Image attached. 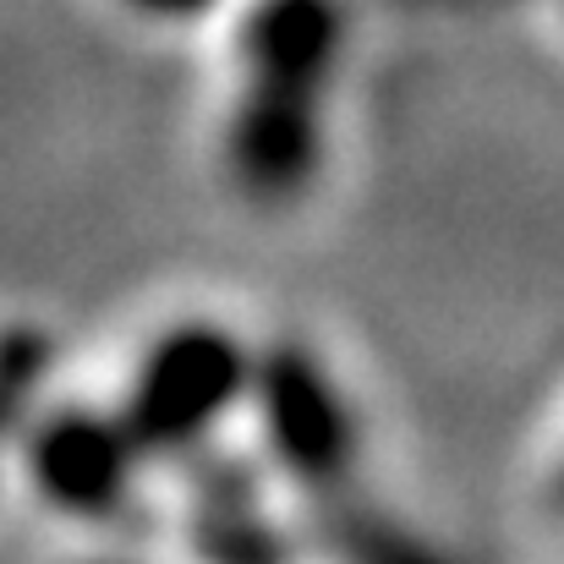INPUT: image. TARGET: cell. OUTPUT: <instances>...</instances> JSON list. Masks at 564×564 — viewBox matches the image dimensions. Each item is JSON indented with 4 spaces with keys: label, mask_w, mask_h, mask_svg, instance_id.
<instances>
[{
    "label": "cell",
    "mask_w": 564,
    "mask_h": 564,
    "mask_svg": "<svg viewBox=\"0 0 564 564\" xmlns=\"http://www.w3.org/2000/svg\"><path fill=\"white\" fill-rule=\"evenodd\" d=\"M247 383H252V346L214 318H187L149 340L121 422L149 449H182L214 433L219 416H230L247 400Z\"/></svg>",
    "instance_id": "1"
},
{
    "label": "cell",
    "mask_w": 564,
    "mask_h": 564,
    "mask_svg": "<svg viewBox=\"0 0 564 564\" xmlns=\"http://www.w3.org/2000/svg\"><path fill=\"white\" fill-rule=\"evenodd\" d=\"M247 400L263 416V438L274 444V455L285 460V471L329 482L346 471L357 427L346 411L340 383L324 373L302 346H269L252 351V383Z\"/></svg>",
    "instance_id": "2"
},
{
    "label": "cell",
    "mask_w": 564,
    "mask_h": 564,
    "mask_svg": "<svg viewBox=\"0 0 564 564\" xmlns=\"http://www.w3.org/2000/svg\"><path fill=\"white\" fill-rule=\"evenodd\" d=\"M318 94L252 83L230 121V171L258 197H285L318 171Z\"/></svg>",
    "instance_id": "3"
},
{
    "label": "cell",
    "mask_w": 564,
    "mask_h": 564,
    "mask_svg": "<svg viewBox=\"0 0 564 564\" xmlns=\"http://www.w3.org/2000/svg\"><path fill=\"white\" fill-rule=\"evenodd\" d=\"M132 449H138V438L127 433L121 416H99V411L77 405V411H61L39 427L33 477L50 499H61L72 510H99V505L127 494Z\"/></svg>",
    "instance_id": "4"
},
{
    "label": "cell",
    "mask_w": 564,
    "mask_h": 564,
    "mask_svg": "<svg viewBox=\"0 0 564 564\" xmlns=\"http://www.w3.org/2000/svg\"><path fill=\"white\" fill-rule=\"evenodd\" d=\"M340 39H346V22L335 0H258L241 33V61L252 83L324 94L340 61Z\"/></svg>",
    "instance_id": "5"
},
{
    "label": "cell",
    "mask_w": 564,
    "mask_h": 564,
    "mask_svg": "<svg viewBox=\"0 0 564 564\" xmlns=\"http://www.w3.org/2000/svg\"><path fill=\"white\" fill-rule=\"evenodd\" d=\"M121 6L138 11V17H149V22H192V17L214 11L219 0H121Z\"/></svg>",
    "instance_id": "6"
},
{
    "label": "cell",
    "mask_w": 564,
    "mask_h": 564,
    "mask_svg": "<svg viewBox=\"0 0 564 564\" xmlns=\"http://www.w3.org/2000/svg\"><path fill=\"white\" fill-rule=\"evenodd\" d=\"M560 505H564V477H560Z\"/></svg>",
    "instance_id": "7"
}]
</instances>
